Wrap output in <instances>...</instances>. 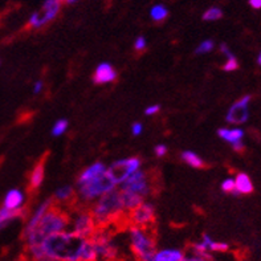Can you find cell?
<instances>
[{"mask_svg": "<svg viewBox=\"0 0 261 261\" xmlns=\"http://www.w3.org/2000/svg\"><path fill=\"white\" fill-rule=\"evenodd\" d=\"M69 227V231L85 239H90L97 231L96 220L90 210H79L74 212V215L70 216Z\"/></svg>", "mask_w": 261, "mask_h": 261, "instance_id": "obj_6", "label": "cell"}, {"mask_svg": "<svg viewBox=\"0 0 261 261\" xmlns=\"http://www.w3.org/2000/svg\"><path fill=\"white\" fill-rule=\"evenodd\" d=\"M150 16H151V19L154 20V21H163L166 17L169 16V11H167V8H166L165 6H162V4H156V6L152 7L151 11H150Z\"/></svg>", "mask_w": 261, "mask_h": 261, "instance_id": "obj_25", "label": "cell"}, {"mask_svg": "<svg viewBox=\"0 0 261 261\" xmlns=\"http://www.w3.org/2000/svg\"><path fill=\"white\" fill-rule=\"evenodd\" d=\"M0 63H2V61H0Z\"/></svg>", "mask_w": 261, "mask_h": 261, "instance_id": "obj_43", "label": "cell"}, {"mask_svg": "<svg viewBox=\"0 0 261 261\" xmlns=\"http://www.w3.org/2000/svg\"><path fill=\"white\" fill-rule=\"evenodd\" d=\"M69 224L70 215L68 214V210H64L61 205H56L53 203L50 208L43 216V219L40 220L36 229L23 238L24 242H25V247L41 244L44 239H46L48 236L68 231Z\"/></svg>", "mask_w": 261, "mask_h": 261, "instance_id": "obj_2", "label": "cell"}, {"mask_svg": "<svg viewBox=\"0 0 261 261\" xmlns=\"http://www.w3.org/2000/svg\"><path fill=\"white\" fill-rule=\"evenodd\" d=\"M77 187H79L80 198L83 199L85 203H89L98 196H102L106 192L116 189V183L113 182V179L110 178L108 171H105L103 174L90 179L88 182L77 185Z\"/></svg>", "mask_w": 261, "mask_h": 261, "instance_id": "obj_5", "label": "cell"}, {"mask_svg": "<svg viewBox=\"0 0 261 261\" xmlns=\"http://www.w3.org/2000/svg\"><path fill=\"white\" fill-rule=\"evenodd\" d=\"M44 174H45V162H44V159H41L35 165L30 174V189L32 191L37 190L41 186L44 180Z\"/></svg>", "mask_w": 261, "mask_h": 261, "instance_id": "obj_17", "label": "cell"}, {"mask_svg": "<svg viewBox=\"0 0 261 261\" xmlns=\"http://www.w3.org/2000/svg\"><path fill=\"white\" fill-rule=\"evenodd\" d=\"M220 52H222L223 55H225V56L228 57V59L233 57V53H232L231 50H229V48L227 45H225V44H222V45H220Z\"/></svg>", "mask_w": 261, "mask_h": 261, "instance_id": "obj_37", "label": "cell"}, {"mask_svg": "<svg viewBox=\"0 0 261 261\" xmlns=\"http://www.w3.org/2000/svg\"><path fill=\"white\" fill-rule=\"evenodd\" d=\"M45 258L56 261H98L90 239L81 238L72 231L48 236L41 243Z\"/></svg>", "mask_w": 261, "mask_h": 261, "instance_id": "obj_1", "label": "cell"}, {"mask_svg": "<svg viewBox=\"0 0 261 261\" xmlns=\"http://www.w3.org/2000/svg\"><path fill=\"white\" fill-rule=\"evenodd\" d=\"M106 170L108 169H106V166L103 165V163L96 162L94 165L89 166L88 169H85L83 172H81V175L79 176V180H77V185L85 183V182H88V180H90V179L101 175V174H103Z\"/></svg>", "mask_w": 261, "mask_h": 261, "instance_id": "obj_19", "label": "cell"}, {"mask_svg": "<svg viewBox=\"0 0 261 261\" xmlns=\"http://www.w3.org/2000/svg\"><path fill=\"white\" fill-rule=\"evenodd\" d=\"M257 63H258V65H261V52H260V55H258V57H257Z\"/></svg>", "mask_w": 261, "mask_h": 261, "instance_id": "obj_41", "label": "cell"}, {"mask_svg": "<svg viewBox=\"0 0 261 261\" xmlns=\"http://www.w3.org/2000/svg\"><path fill=\"white\" fill-rule=\"evenodd\" d=\"M214 46H215V44H214L212 40H204V41H202L200 45L196 48L195 53L196 55H204V53L211 52V50L214 49Z\"/></svg>", "mask_w": 261, "mask_h": 261, "instance_id": "obj_28", "label": "cell"}, {"mask_svg": "<svg viewBox=\"0 0 261 261\" xmlns=\"http://www.w3.org/2000/svg\"><path fill=\"white\" fill-rule=\"evenodd\" d=\"M154 151H155L156 156H163L166 155V152H167V147H166L165 145H156Z\"/></svg>", "mask_w": 261, "mask_h": 261, "instance_id": "obj_34", "label": "cell"}, {"mask_svg": "<svg viewBox=\"0 0 261 261\" xmlns=\"http://www.w3.org/2000/svg\"><path fill=\"white\" fill-rule=\"evenodd\" d=\"M142 130H143V126H142V123H139V122H137V123H134V125L132 126V132H133V136H139V134H141V133H142Z\"/></svg>", "mask_w": 261, "mask_h": 261, "instance_id": "obj_35", "label": "cell"}, {"mask_svg": "<svg viewBox=\"0 0 261 261\" xmlns=\"http://www.w3.org/2000/svg\"><path fill=\"white\" fill-rule=\"evenodd\" d=\"M129 244L133 256L138 261H152L156 249L155 236L152 227L143 228L137 225L129 227Z\"/></svg>", "mask_w": 261, "mask_h": 261, "instance_id": "obj_3", "label": "cell"}, {"mask_svg": "<svg viewBox=\"0 0 261 261\" xmlns=\"http://www.w3.org/2000/svg\"><path fill=\"white\" fill-rule=\"evenodd\" d=\"M251 101V97L245 96L242 99H239L238 102H235L231 106L229 112L227 113V121L229 123H244L249 117L248 105Z\"/></svg>", "mask_w": 261, "mask_h": 261, "instance_id": "obj_12", "label": "cell"}, {"mask_svg": "<svg viewBox=\"0 0 261 261\" xmlns=\"http://www.w3.org/2000/svg\"><path fill=\"white\" fill-rule=\"evenodd\" d=\"M134 49L138 52H143L146 49V39L143 36H139L134 43Z\"/></svg>", "mask_w": 261, "mask_h": 261, "instance_id": "obj_32", "label": "cell"}, {"mask_svg": "<svg viewBox=\"0 0 261 261\" xmlns=\"http://www.w3.org/2000/svg\"><path fill=\"white\" fill-rule=\"evenodd\" d=\"M60 2H65V3L72 4V3H74V2H77V0H60Z\"/></svg>", "mask_w": 261, "mask_h": 261, "instance_id": "obj_40", "label": "cell"}, {"mask_svg": "<svg viewBox=\"0 0 261 261\" xmlns=\"http://www.w3.org/2000/svg\"><path fill=\"white\" fill-rule=\"evenodd\" d=\"M94 249H96L98 261H119L121 260V251L113 235L112 228H97L96 233L90 238Z\"/></svg>", "mask_w": 261, "mask_h": 261, "instance_id": "obj_4", "label": "cell"}, {"mask_svg": "<svg viewBox=\"0 0 261 261\" xmlns=\"http://www.w3.org/2000/svg\"><path fill=\"white\" fill-rule=\"evenodd\" d=\"M121 190L122 191L133 192L136 195L142 196L145 199V196H147L150 192H152L151 183H150L149 174L145 171H136L132 176L126 179L125 182L121 186Z\"/></svg>", "mask_w": 261, "mask_h": 261, "instance_id": "obj_9", "label": "cell"}, {"mask_svg": "<svg viewBox=\"0 0 261 261\" xmlns=\"http://www.w3.org/2000/svg\"><path fill=\"white\" fill-rule=\"evenodd\" d=\"M27 216L25 208L20 210V211H10V210L4 208L3 205L0 207V232L6 228L7 225L10 224L11 222H13L15 219L24 218Z\"/></svg>", "mask_w": 261, "mask_h": 261, "instance_id": "obj_20", "label": "cell"}, {"mask_svg": "<svg viewBox=\"0 0 261 261\" xmlns=\"http://www.w3.org/2000/svg\"><path fill=\"white\" fill-rule=\"evenodd\" d=\"M182 159L185 161L187 165H190L191 167H195V169H203L204 167V162L203 159L192 151H183L182 152Z\"/></svg>", "mask_w": 261, "mask_h": 261, "instance_id": "obj_24", "label": "cell"}, {"mask_svg": "<svg viewBox=\"0 0 261 261\" xmlns=\"http://www.w3.org/2000/svg\"><path fill=\"white\" fill-rule=\"evenodd\" d=\"M232 149L235 150V151H238V152H243L245 150V146H244V143L242 142V141H239V142L232 143Z\"/></svg>", "mask_w": 261, "mask_h": 261, "instance_id": "obj_36", "label": "cell"}, {"mask_svg": "<svg viewBox=\"0 0 261 261\" xmlns=\"http://www.w3.org/2000/svg\"><path fill=\"white\" fill-rule=\"evenodd\" d=\"M60 6H61L60 0H45L41 8L36 12H33L30 16L28 27L32 30H39V28L45 27L59 15Z\"/></svg>", "mask_w": 261, "mask_h": 261, "instance_id": "obj_7", "label": "cell"}, {"mask_svg": "<svg viewBox=\"0 0 261 261\" xmlns=\"http://www.w3.org/2000/svg\"><path fill=\"white\" fill-rule=\"evenodd\" d=\"M66 129H68V121H66V119H59V121L55 123V126H53L52 136L53 137L61 136V134H64V133L66 132Z\"/></svg>", "mask_w": 261, "mask_h": 261, "instance_id": "obj_27", "label": "cell"}, {"mask_svg": "<svg viewBox=\"0 0 261 261\" xmlns=\"http://www.w3.org/2000/svg\"><path fill=\"white\" fill-rule=\"evenodd\" d=\"M222 190L223 192L227 194H233L236 195V186H235V179H225L224 182L222 183Z\"/></svg>", "mask_w": 261, "mask_h": 261, "instance_id": "obj_30", "label": "cell"}, {"mask_svg": "<svg viewBox=\"0 0 261 261\" xmlns=\"http://www.w3.org/2000/svg\"><path fill=\"white\" fill-rule=\"evenodd\" d=\"M139 167H141V159L137 158V156H133V158L117 161L106 171H108L110 178L113 179V182L118 185V183H123L134 172L138 171Z\"/></svg>", "mask_w": 261, "mask_h": 261, "instance_id": "obj_8", "label": "cell"}, {"mask_svg": "<svg viewBox=\"0 0 261 261\" xmlns=\"http://www.w3.org/2000/svg\"><path fill=\"white\" fill-rule=\"evenodd\" d=\"M211 261H212V260H211Z\"/></svg>", "mask_w": 261, "mask_h": 261, "instance_id": "obj_44", "label": "cell"}, {"mask_svg": "<svg viewBox=\"0 0 261 261\" xmlns=\"http://www.w3.org/2000/svg\"><path fill=\"white\" fill-rule=\"evenodd\" d=\"M127 215H129L130 225L149 228V227H154L155 224V210L151 203L143 202L137 208L127 212Z\"/></svg>", "mask_w": 261, "mask_h": 261, "instance_id": "obj_10", "label": "cell"}, {"mask_svg": "<svg viewBox=\"0 0 261 261\" xmlns=\"http://www.w3.org/2000/svg\"><path fill=\"white\" fill-rule=\"evenodd\" d=\"M235 186H236V195H240V194H244V195H248L253 192V185H252V180L249 179V176L244 172H240L238 174L235 179Z\"/></svg>", "mask_w": 261, "mask_h": 261, "instance_id": "obj_21", "label": "cell"}, {"mask_svg": "<svg viewBox=\"0 0 261 261\" xmlns=\"http://www.w3.org/2000/svg\"><path fill=\"white\" fill-rule=\"evenodd\" d=\"M223 17V11L218 7H211L210 10H207L203 15V20L205 21H215V20L222 19Z\"/></svg>", "mask_w": 261, "mask_h": 261, "instance_id": "obj_26", "label": "cell"}, {"mask_svg": "<svg viewBox=\"0 0 261 261\" xmlns=\"http://www.w3.org/2000/svg\"><path fill=\"white\" fill-rule=\"evenodd\" d=\"M53 200H57L59 204H66V207H68V205H73V207H74V204L77 203V198L76 195H74V191H73V189L70 186H64V187L57 190V191L55 192V198H53Z\"/></svg>", "mask_w": 261, "mask_h": 261, "instance_id": "obj_16", "label": "cell"}, {"mask_svg": "<svg viewBox=\"0 0 261 261\" xmlns=\"http://www.w3.org/2000/svg\"><path fill=\"white\" fill-rule=\"evenodd\" d=\"M238 68H239V63H238V60L235 59V56L227 60V63L223 65V69L227 70V72H232V70H236Z\"/></svg>", "mask_w": 261, "mask_h": 261, "instance_id": "obj_31", "label": "cell"}, {"mask_svg": "<svg viewBox=\"0 0 261 261\" xmlns=\"http://www.w3.org/2000/svg\"><path fill=\"white\" fill-rule=\"evenodd\" d=\"M185 252L178 248H166L156 251L152 261H182Z\"/></svg>", "mask_w": 261, "mask_h": 261, "instance_id": "obj_18", "label": "cell"}, {"mask_svg": "<svg viewBox=\"0 0 261 261\" xmlns=\"http://www.w3.org/2000/svg\"><path fill=\"white\" fill-rule=\"evenodd\" d=\"M44 88V83L43 81H36L35 85H33V94H39Z\"/></svg>", "mask_w": 261, "mask_h": 261, "instance_id": "obj_38", "label": "cell"}, {"mask_svg": "<svg viewBox=\"0 0 261 261\" xmlns=\"http://www.w3.org/2000/svg\"><path fill=\"white\" fill-rule=\"evenodd\" d=\"M159 110H161V106L152 105V106H149V108L145 110V114H146V116H154V114H156Z\"/></svg>", "mask_w": 261, "mask_h": 261, "instance_id": "obj_33", "label": "cell"}, {"mask_svg": "<svg viewBox=\"0 0 261 261\" xmlns=\"http://www.w3.org/2000/svg\"><path fill=\"white\" fill-rule=\"evenodd\" d=\"M53 203H55L53 202V199H46L45 202H43L41 204L39 205V207H37L36 211L33 212L32 215L28 218V220H27L25 227H24V231H23V238L36 229V227H37V224L40 223V220L43 219V216L45 215L46 211L50 208V205H52Z\"/></svg>", "mask_w": 261, "mask_h": 261, "instance_id": "obj_13", "label": "cell"}, {"mask_svg": "<svg viewBox=\"0 0 261 261\" xmlns=\"http://www.w3.org/2000/svg\"><path fill=\"white\" fill-rule=\"evenodd\" d=\"M249 6L255 10H260L261 8V0H249Z\"/></svg>", "mask_w": 261, "mask_h": 261, "instance_id": "obj_39", "label": "cell"}, {"mask_svg": "<svg viewBox=\"0 0 261 261\" xmlns=\"http://www.w3.org/2000/svg\"><path fill=\"white\" fill-rule=\"evenodd\" d=\"M119 191H121V198H122L123 207H125V210L127 212L137 208L139 204H142L143 203L142 196L136 195V194H133V192L122 191V190H119Z\"/></svg>", "mask_w": 261, "mask_h": 261, "instance_id": "obj_22", "label": "cell"}, {"mask_svg": "<svg viewBox=\"0 0 261 261\" xmlns=\"http://www.w3.org/2000/svg\"><path fill=\"white\" fill-rule=\"evenodd\" d=\"M117 79V72L114 70L110 64L102 63L97 66L94 76H93V81L98 85H103V84H109Z\"/></svg>", "mask_w": 261, "mask_h": 261, "instance_id": "obj_15", "label": "cell"}, {"mask_svg": "<svg viewBox=\"0 0 261 261\" xmlns=\"http://www.w3.org/2000/svg\"><path fill=\"white\" fill-rule=\"evenodd\" d=\"M212 257H207V256H202V255H198V253H195V252H187V253H185V256H183L182 261H211Z\"/></svg>", "mask_w": 261, "mask_h": 261, "instance_id": "obj_29", "label": "cell"}, {"mask_svg": "<svg viewBox=\"0 0 261 261\" xmlns=\"http://www.w3.org/2000/svg\"><path fill=\"white\" fill-rule=\"evenodd\" d=\"M24 200H25V196L20 190H10L4 196L3 207L10 211H20L24 208Z\"/></svg>", "mask_w": 261, "mask_h": 261, "instance_id": "obj_14", "label": "cell"}, {"mask_svg": "<svg viewBox=\"0 0 261 261\" xmlns=\"http://www.w3.org/2000/svg\"><path fill=\"white\" fill-rule=\"evenodd\" d=\"M218 134L220 138L229 142L231 145L232 143L239 142V141H242L243 137H244V132L242 129H238V127L236 129H219Z\"/></svg>", "mask_w": 261, "mask_h": 261, "instance_id": "obj_23", "label": "cell"}, {"mask_svg": "<svg viewBox=\"0 0 261 261\" xmlns=\"http://www.w3.org/2000/svg\"><path fill=\"white\" fill-rule=\"evenodd\" d=\"M229 249V245L223 242H215L207 233L202 236V240L198 243H194L191 245V251L198 253V255L211 257V252H227Z\"/></svg>", "mask_w": 261, "mask_h": 261, "instance_id": "obj_11", "label": "cell"}, {"mask_svg": "<svg viewBox=\"0 0 261 261\" xmlns=\"http://www.w3.org/2000/svg\"><path fill=\"white\" fill-rule=\"evenodd\" d=\"M20 261H31V260L28 257H25V258H21V260H20Z\"/></svg>", "mask_w": 261, "mask_h": 261, "instance_id": "obj_42", "label": "cell"}]
</instances>
